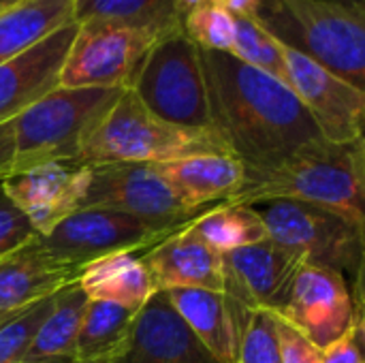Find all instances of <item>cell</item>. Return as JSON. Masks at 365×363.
Segmentation results:
<instances>
[{
    "label": "cell",
    "instance_id": "e575fe53",
    "mask_svg": "<svg viewBox=\"0 0 365 363\" xmlns=\"http://www.w3.org/2000/svg\"><path fill=\"white\" fill-rule=\"evenodd\" d=\"M210 2L229 11L233 17H252L261 0H210Z\"/></svg>",
    "mask_w": 365,
    "mask_h": 363
},
{
    "label": "cell",
    "instance_id": "4fadbf2b",
    "mask_svg": "<svg viewBox=\"0 0 365 363\" xmlns=\"http://www.w3.org/2000/svg\"><path fill=\"white\" fill-rule=\"evenodd\" d=\"M2 186L26 214L36 235H47L60 220L81 208L88 186V163L53 160L32 169L9 173Z\"/></svg>",
    "mask_w": 365,
    "mask_h": 363
},
{
    "label": "cell",
    "instance_id": "e0dca14e",
    "mask_svg": "<svg viewBox=\"0 0 365 363\" xmlns=\"http://www.w3.org/2000/svg\"><path fill=\"white\" fill-rule=\"evenodd\" d=\"M156 291L169 289H205L222 293V255L197 237L188 225L141 257Z\"/></svg>",
    "mask_w": 365,
    "mask_h": 363
},
{
    "label": "cell",
    "instance_id": "6da1fadb",
    "mask_svg": "<svg viewBox=\"0 0 365 363\" xmlns=\"http://www.w3.org/2000/svg\"><path fill=\"white\" fill-rule=\"evenodd\" d=\"M214 133L255 182L291 156L323 143L295 92L229 53L199 49Z\"/></svg>",
    "mask_w": 365,
    "mask_h": 363
},
{
    "label": "cell",
    "instance_id": "5b68a950",
    "mask_svg": "<svg viewBox=\"0 0 365 363\" xmlns=\"http://www.w3.org/2000/svg\"><path fill=\"white\" fill-rule=\"evenodd\" d=\"M118 88H56L13 120L11 173L53 160H77L83 141L115 105Z\"/></svg>",
    "mask_w": 365,
    "mask_h": 363
},
{
    "label": "cell",
    "instance_id": "8992f818",
    "mask_svg": "<svg viewBox=\"0 0 365 363\" xmlns=\"http://www.w3.org/2000/svg\"><path fill=\"white\" fill-rule=\"evenodd\" d=\"M267 237L304 259V263L353 276L364 274L365 220L344 210L297 199L255 203Z\"/></svg>",
    "mask_w": 365,
    "mask_h": 363
},
{
    "label": "cell",
    "instance_id": "4316f807",
    "mask_svg": "<svg viewBox=\"0 0 365 363\" xmlns=\"http://www.w3.org/2000/svg\"><path fill=\"white\" fill-rule=\"evenodd\" d=\"M229 304L235 323L233 363H282L276 340L274 315L263 308H242L231 300Z\"/></svg>",
    "mask_w": 365,
    "mask_h": 363
},
{
    "label": "cell",
    "instance_id": "7402d4cb",
    "mask_svg": "<svg viewBox=\"0 0 365 363\" xmlns=\"http://www.w3.org/2000/svg\"><path fill=\"white\" fill-rule=\"evenodd\" d=\"M75 21L73 0H19L0 11V64Z\"/></svg>",
    "mask_w": 365,
    "mask_h": 363
},
{
    "label": "cell",
    "instance_id": "836d02e7",
    "mask_svg": "<svg viewBox=\"0 0 365 363\" xmlns=\"http://www.w3.org/2000/svg\"><path fill=\"white\" fill-rule=\"evenodd\" d=\"M13 158H15V131L11 120L0 124V180L11 173Z\"/></svg>",
    "mask_w": 365,
    "mask_h": 363
},
{
    "label": "cell",
    "instance_id": "ba28073f",
    "mask_svg": "<svg viewBox=\"0 0 365 363\" xmlns=\"http://www.w3.org/2000/svg\"><path fill=\"white\" fill-rule=\"evenodd\" d=\"M269 312L323 351L349 334L355 317L364 312L361 278L351 289L340 272L302 263Z\"/></svg>",
    "mask_w": 365,
    "mask_h": 363
},
{
    "label": "cell",
    "instance_id": "74e56055",
    "mask_svg": "<svg viewBox=\"0 0 365 363\" xmlns=\"http://www.w3.org/2000/svg\"><path fill=\"white\" fill-rule=\"evenodd\" d=\"M19 0H0V11L2 9H6V6H13V4H17Z\"/></svg>",
    "mask_w": 365,
    "mask_h": 363
},
{
    "label": "cell",
    "instance_id": "ffe728a7",
    "mask_svg": "<svg viewBox=\"0 0 365 363\" xmlns=\"http://www.w3.org/2000/svg\"><path fill=\"white\" fill-rule=\"evenodd\" d=\"M77 285L88 300L111 302L135 312L156 293L145 263L135 252H115L88 263L81 267Z\"/></svg>",
    "mask_w": 365,
    "mask_h": 363
},
{
    "label": "cell",
    "instance_id": "3957f363",
    "mask_svg": "<svg viewBox=\"0 0 365 363\" xmlns=\"http://www.w3.org/2000/svg\"><path fill=\"white\" fill-rule=\"evenodd\" d=\"M364 139L353 143L323 141L312 145L267 175L244 184L233 203L255 205L269 199H297L344 210L365 220Z\"/></svg>",
    "mask_w": 365,
    "mask_h": 363
},
{
    "label": "cell",
    "instance_id": "2e32d148",
    "mask_svg": "<svg viewBox=\"0 0 365 363\" xmlns=\"http://www.w3.org/2000/svg\"><path fill=\"white\" fill-rule=\"evenodd\" d=\"M75 32L77 24L73 21L0 64V124L15 120L60 86V71Z\"/></svg>",
    "mask_w": 365,
    "mask_h": 363
},
{
    "label": "cell",
    "instance_id": "f1b7e54d",
    "mask_svg": "<svg viewBox=\"0 0 365 363\" xmlns=\"http://www.w3.org/2000/svg\"><path fill=\"white\" fill-rule=\"evenodd\" d=\"M182 32L197 49L229 53L235 39V17L214 2H205L184 15Z\"/></svg>",
    "mask_w": 365,
    "mask_h": 363
},
{
    "label": "cell",
    "instance_id": "52a82bcc",
    "mask_svg": "<svg viewBox=\"0 0 365 363\" xmlns=\"http://www.w3.org/2000/svg\"><path fill=\"white\" fill-rule=\"evenodd\" d=\"M158 118L197 131H214L199 49L184 32L158 39L130 88Z\"/></svg>",
    "mask_w": 365,
    "mask_h": 363
},
{
    "label": "cell",
    "instance_id": "484cf974",
    "mask_svg": "<svg viewBox=\"0 0 365 363\" xmlns=\"http://www.w3.org/2000/svg\"><path fill=\"white\" fill-rule=\"evenodd\" d=\"M188 229L220 255L267 240V227L257 208L233 201L210 208L195 218Z\"/></svg>",
    "mask_w": 365,
    "mask_h": 363
},
{
    "label": "cell",
    "instance_id": "603a6c76",
    "mask_svg": "<svg viewBox=\"0 0 365 363\" xmlns=\"http://www.w3.org/2000/svg\"><path fill=\"white\" fill-rule=\"evenodd\" d=\"M86 304L88 297L77 280L60 289L51 312L36 329L21 363H79L77 332Z\"/></svg>",
    "mask_w": 365,
    "mask_h": 363
},
{
    "label": "cell",
    "instance_id": "83f0119b",
    "mask_svg": "<svg viewBox=\"0 0 365 363\" xmlns=\"http://www.w3.org/2000/svg\"><path fill=\"white\" fill-rule=\"evenodd\" d=\"M229 56L289 86L284 45L278 43L252 17H235V39L229 49Z\"/></svg>",
    "mask_w": 365,
    "mask_h": 363
},
{
    "label": "cell",
    "instance_id": "1f68e13d",
    "mask_svg": "<svg viewBox=\"0 0 365 363\" xmlns=\"http://www.w3.org/2000/svg\"><path fill=\"white\" fill-rule=\"evenodd\" d=\"M274 325H276V340H278L282 363H321V351L306 336H302L293 325L278 319L276 315H274Z\"/></svg>",
    "mask_w": 365,
    "mask_h": 363
},
{
    "label": "cell",
    "instance_id": "7c38bea8",
    "mask_svg": "<svg viewBox=\"0 0 365 363\" xmlns=\"http://www.w3.org/2000/svg\"><path fill=\"white\" fill-rule=\"evenodd\" d=\"M284 62L289 88L302 101L325 141L353 143L364 139V90L287 47Z\"/></svg>",
    "mask_w": 365,
    "mask_h": 363
},
{
    "label": "cell",
    "instance_id": "5bb4252c",
    "mask_svg": "<svg viewBox=\"0 0 365 363\" xmlns=\"http://www.w3.org/2000/svg\"><path fill=\"white\" fill-rule=\"evenodd\" d=\"M302 263L299 255L269 237L229 250L222 255V293L242 308L269 310Z\"/></svg>",
    "mask_w": 365,
    "mask_h": 363
},
{
    "label": "cell",
    "instance_id": "4dcf8cb0",
    "mask_svg": "<svg viewBox=\"0 0 365 363\" xmlns=\"http://www.w3.org/2000/svg\"><path fill=\"white\" fill-rule=\"evenodd\" d=\"M34 235H36L34 227L6 195L0 180V261L13 250H17L19 246H24Z\"/></svg>",
    "mask_w": 365,
    "mask_h": 363
},
{
    "label": "cell",
    "instance_id": "30bf717a",
    "mask_svg": "<svg viewBox=\"0 0 365 363\" xmlns=\"http://www.w3.org/2000/svg\"><path fill=\"white\" fill-rule=\"evenodd\" d=\"M175 233L126 212L79 208L47 235H38L45 250L60 263L81 272L88 263L115 255L152 248Z\"/></svg>",
    "mask_w": 365,
    "mask_h": 363
},
{
    "label": "cell",
    "instance_id": "8fae6325",
    "mask_svg": "<svg viewBox=\"0 0 365 363\" xmlns=\"http://www.w3.org/2000/svg\"><path fill=\"white\" fill-rule=\"evenodd\" d=\"M156 41L141 30L81 21L60 71V88L130 90Z\"/></svg>",
    "mask_w": 365,
    "mask_h": 363
},
{
    "label": "cell",
    "instance_id": "d4e9b609",
    "mask_svg": "<svg viewBox=\"0 0 365 363\" xmlns=\"http://www.w3.org/2000/svg\"><path fill=\"white\" fill-rule=\"evenodd\" d=\"M135 315V310L111 302L88 300L77 332L79 363L115 362L128 344Z\"/></svg>",
    "mask_w": 365,
    "mask_h": 363
},
{
    "label": "cell",
    "instance_id": "7a4b0ae2",
    "mask_svg": "<svg viewBox=\"0 0 365 363\" xmlns=\"http://www.w3.org/2000/svg\"><path fill=\"white\" fill-rule=\"evenodd\" d=\"M252 19L287 49L365 92V11L325 0H261Z\"/></svg>",
    "mask_w": 365,
    "mask_h": 363
},
{
    "label": "cell",
    "instance_id": "9c48e42d",
    "mask_svg": "<svg viewBox=\"0 0 365 363\" xmlns=\"http://www.w3.org/2000/svg\"><path fill=\"white\" fill-rule=\"evenodd\" d=\"M81 208L126 212L173 231L184 229L207 212L182 203L152 163L88 165V186Z\"/></svg>",
    "mask_w": 365,
    "mask_h": 363
},
{
    "label": "cell",
    "instance_id": "44dd1931",
    "mask_svg": "<svg viewBox=\"0 0 365 363\" xmlns=\"http://www.w3.org/2000/svg\"><path fill=\"white\" fill-rule=\"evenodd\" d=\"M165 293L175 312L216 362H235V323L225 293L205 289H169Z\"/></svg>",
    "mask_w": 365,
    "mask_h": 363
},
{
    "label": "cell",
    "instance_id": "d6986e66",
    "mask_svg": "<svg viewBox=\"0 0 365 363\" xmlns=\"http://www.w3.org/2000/svg\"><path fill=\"white\" fill-rule=\"evenodd\" d=\"M156 167L175 197L192 210L231 201L246 184V171L231 154H201Z\"/></svg>",
    "mask_w": 365,
    "mask_h": 363
},
{
    "label": "cell",
    "instance_id": "ac0fdd59",
    "mask_svg": "<svg viewBox=\"0 0 365 363\" xmlns=\"http://www.w3.org/2000/svg\"><path fill=\"white\" fill-rule=\"evenodd\" d=\"M79 278V270L56 261L38 235L0 261V321Z\"/></svg>",
    "mask_w": 365,
    "mask_h": 363
},
{
    "label": "cell",
    "instance_id": "cb8c5ba5",
    "mask_svg": "<svg viewBox=\"0 0 365 363\" xmlns=\"http://www.w3.org/2000/svg\"><path fill=\"white\" fill-rule=\"evenodd\" d=\"M75 24L105 21L165 39L182 32V13L173 0H73Z\"/></svg>",
    "mask_w": 365,
    "mask_h": 363
},
{
    "label": "cell",
    "instance_id": "f546056e",
    "mask_svg": "<svg viewBox=\"0 0 365 363\" xmlns=\"http://www.w3.org/2000/svg\"><path fill=\"white\" fill-rule=\"evenodd\" d=\"M56 295L43 297L0 321V363H21L36 329L51 312Z\"/></svg>",
    "mask_w": 365,
    "mask_h": 363
},
{
    "label": "cell",
    "instance_id": "8d00e7d4",
    "mask_svg": "<svg viewBox=\"0 0 365 363\" xmlns=\"http://www.w3.org/2000/svg\"><path fill=\"white\" fill-rule=\"evenodd\" d=\"M325 2H331V4H340V6H346V9H357V11H365V0H325Z\"/></svg>",
    "mask_w": 365,
    "mask_h": 363
},
{
    "label": "cell",
    "instance_id": "9a60e30c",
    "mask_svg": "<svg viewBox=\"0 0 365 363\" xmlns=\"http://www.w3.org/2000/svg\"><path fill=\"white\" fill-rule=\"evenodd\" d=\"M113 363H218L171 306L156 291L137 310L124 353Z\"/></svg>",
    "mask_w": 365,
    "mask_h": 363
},
{
    "label": "cell",
    "instance_id": "277c9868",
    "mask_svg": "<svg viewBox=\"0 0 365 363\" xmlns=\"http://www.w3.org/2000/svg\"><path fill=\"white\" fill-rule=\"evenodd\" d=\"M201 154H229V150L214 131L171 124L154 116L133 90H122L115 105L83 141L79 160L160 165Z\"/></svg>",
    "mask_w": 365,
    "mask_h": 363
},
{
    "label": "cell",
    "instance_id": "d590c367",
    "mask_svg": "<svg viewBox=\"0 0 365 363\" xmlns=\"http://www.w3.org/2000/svg\"><path fill=\"white\" fill-rule=\"evenodd\" d=\"M173 2H175L178 11L182 13V17H184L186 13H190L192 9H197V6H201V4H205L210 0H173Z\"/></svg>",
    "mask_w": 365,
    "mask_h": 363
},
{
    "label": "cell",
    "instance_id": "d6a6232c",
    "mask_svg": "<svg viewBox=\"0 0 365 363\" xmlns=\"http://www.w3.org/2000/svg\"><path fill=\"white\" fill-rule=\"evenodd\" d=\"M364 312L355 317L349 334L321 351V363H364Z\"/></svg>",
    "mask_w": 365,
    "mask_h": 363
}]
</instances>
